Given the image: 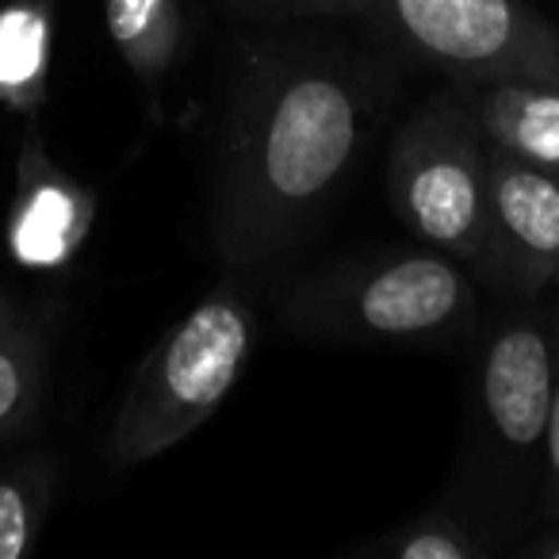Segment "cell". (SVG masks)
<instances>
[{
	"label": "cell",
	"instance_id": "7a4b0ae2",
	"mask_svg": "<svg viewBox=\"0 0 559 559\" xmlns=\"http://www.w3.org/2000/svg\"><path fill=\"white\" fill-rule=\"evenodd\" d=\"M472 314V272L433 246L330 264L276 299L292 337L345 345H437Z\"/></svg>",
	"mask_w": 559,
	"mask_h": 559
},
{
	"label": "cell",
	"instance_id": "8992f818",
	"mask_svg": "<svg viewBox=\"0 0 559 559\" xmlns=\"http://www.w3.org/2000/svg\"><path fill=\"white\" fill-rule=\"evenodd\" d=\"M368 16L449 81L559 85V27L525 0H372Z\"/></svg>",
	"mask_w": 559,
	"mask_h": 559
},
{
	"label": "cell",
	"instance_id": "9c48e42d",
	"mask_svg": "<svg viewBox=\"0 0 559 559\" xmlns=\"http://www.w3.org/2000/svg\"><path fill=\"white\" fill-rule=\"evenodd\" d=\"M518 518L495 506L487 495L464 483V495L414 513L391 533L368 540L357 556L376 559H487L502 551Z\"/></svg>",
	"mask_w": 559,
	"mask_h": 559
},
{
	"label": "cell",
	"instance_id": "ac0fdd59",
	"mask_svg": "<svg viewBox=\"0 0 559 559\" xmlns=\"http://www.w3.org/2000/svg\"><path fill=\"white\" fill-rule=\"evenodd\" d=\"M246 12H296V0H230Z\"/></svg>",
	"mask_w": 559,
	"mask_h": 559
},
{
	"label": "cell",
	"instance_id": "52a82bcc",
	"mask_svg": "<svg viewBox=\"0 0 559 559\" xmlns=\"http://www.w3.org/2000/svg\"><path fill=\"white\" fill-rule=\"evenodd\" d=\"M490 238L502 292L533 299L559 284V173L490 146Z\"/></svg>",
	"mask_w": 559,
	"mask_h": 559
},
{
	"label": "cell",
	"instance_id": "5bb4252c",
	"mask_svg": "<svg viewBox=\"0 0 559 559\" xmlns=\"http://www.w3.org/2000/svg\"><path fill=\"white\" fill-rule=\"evenodd\" d=\"M55 495V472L47 460H24L0 472V559H20L35 544L43 513Z\"/></svg>",
	"mask_w": 559,
	"mask_h": 559
},
{
	"label": "cell",
	"instance_id": "e0dca14e",
	"mask_svg": "<svg viewBox=\"0 0 559 559\" xmlns=\"http://www.w3.org/2000/svg\"><path fill=\"white\" fill-rule=\"evenodd\" d=\"M525 556H536V559H559V521H551V525H544L540 540L528 544Z\"/></svg>",
	"mask_w": 559,
	"mask_h": 559
},
{
	"label": "cell",
	"instance_id": "30bf717a",
	"mask_svg": "<svg viewBox=\"0 0 559 559\" xmlns=\"http://www.w3.org/2000/svg\"><path fill=\"white\" fill-rule=\"evenodd\" d=\"M483 139L536 169L559 173V85L536 81H452Z\"/></svg>",
	"mask_w": 559,
	"mask_h": 559
},
{
	"label": "cell",
	"instance_id": "8fae6325",
	"mask_svg": "<svg viewBox=\"0 0 559 559\" xmlns=\"http://www.w3.org/2000/svg\"><path fill=\"white\" fill-rule=\"evenodd\" d=\"M104 24L139 85L162 96L185 50V12L177 0H104Z\"/></svg>",
	"mask_w": 559,
	"mask_h": 559
},
{
	"label": "cell",
	"instance_id": "5b68a950",
	"mask_svg": "<svg viewBox=\"0 0 559 559\" xmlns=\"http://www.w3.org/2000/svg\"><path fill=\"white\" fill-rule=\"evenodd\" d=\"M556 383V322L513 314L487 337L475 383L479 464L464 472L479 495L521 521V490H540L544 429Z\"/></svg>",
	"mask_w": 559,
	"mask_h": 559
},
{
	"label": "cell",
	"instance_id": "3957f363",
	"mask_svg": "<svg viewBox=\"0 0 559 559\" xmlns=\"http://www.w3.org/2000/svg\"><path fill=\"white\" fill-rule=\"evenodd\" d=\"M253 357V311L218 288L185 314L134 368L111 421V467H139L192 437L241 380Z\"/></svg>",
	"mask_w": 559,
	"mask_h": 559
},
{
	"label": "cell",
	"instance_id": "2e32d148",
	"mask_svg": "<svg viewBox=\"0 0 559 559\" xmlns=\"http://www.w3.org/2000/svg\"><path fill=\"white\" fill-rule=\"evenodd\" d=\"M368 9L372 0H296V12H311V16H353Z\"/></svg>",
	"mask_w": 559,
	"mask_h": 559
},
{
	"label": "cell",
	"instance_id": "7c38bea8",
	"mask_svg": "<svg viewBox=\"0 0 559 559\" xmlns=\"http://www.w3.org/2000/svg\"><path fill=\"white\" fill-rule=\"evenodd\" d=\"M47 388V345L35 319L0 296V444L35 421Z\"/></svg>",
	"mask_w": 559,
	"mask_h": 559
},
{
	"label": "cell",
	"instance_id": "277c9868",
	"mask_svg": "<svg viewBox=\"0 0 559 559\" xmlns=\"http://www.w3.org/2000/svg\"><path fill=\"white\" fill-rule=\"evenodd\" d=\"M388 195L406 230L495 284L490 142L456 88L429 96L388 154Z\"/></svg>",
	"mask_w": 559,
	"mask_h": 559
},
{
	"label": "cell",
	"instance_id": "9a60e30c",
	"mask_svg": "<svg viewBox=\"0 0 559 559\" xmlns=\"http://www.w3.org/2000/svg\"><path fill=\"white\" fill-rule=\"evenodd\" d=\"M556 322V383H551L548 429H544V464H540V490H536V518L540 525L559 521V314Z\"/></svg>",
	"mask_w": 559,
	"mask_h": 559
},
{
	"label": "cell",
	"instance_id": "6da1fadb",
	"mask_svg": "<svg viewBox=\"0 0 559 559\" xmlns=\"http://www.w3.org/2000/svg\"><path fill=\"white\" fill-rule=\"evenodd\" d=\"M388 58L264 43L241 58L207 177V238L226 269L288 253L334 203L391 104Z\"/></svg>",
	"mask_w": 559,
	"mask_h": 559
},
{
	"label": "cell",
	"instance_id": "4fadbf2b",
	"mask_svg": "<svg viewBox=\"0 0 559 559\" xmlns=\"http://www.w3.org/2000/svg\"><path fill=\"white\" fill-rule=\"evenodd\" d=\"M50 50V20L43 4H12L0 12V100L35 108L43 100Z\"/></svg>",
	"mask_w": 559,
	"mask_h": 559
},
{
	"label": "cell",
	"instance_id": "ba28073f",
	"mask_svg": "<svg viewBox=\"0 0 559 559\" xmlns=\"http://www.w3.org/2000/svg\"><path fill=\"white\" fill-rule=\"evenodd\" d=\"M88 223H93V195L73 185L47 157L43 142L27 134L9 226L12 257L27 269H58L78 253Z\"/></svg>",
	"mask_w": 559,
	"mask_h": 559
}]
</instances>
